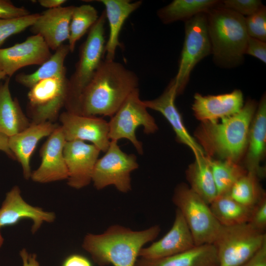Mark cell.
<instances>
[{
  "instance_id": "obj_33",
  "label": "cell",
  "mask_w": 266,
  "mask_h": 266,
  "mask_svg": "<svg viewBox=\"0 0 266 266\" xmlns=\"http://www.w3.org/2000/svg\"><path fill=\"white\" fill-rule=\"evenodd\" d=\"M40 13H30L15 18L0 19V46L12 35L19 33L30 28Z\"/></svg>"
},
{
  "instance_id": "obj_26",
  "label": "cell",
  "mask_w": 266,
  "mask_h": 266,
  "mask_svg": "<svg viewBox=\"0 0 266 266\" xmlns=\"http://www.w3.org/2000/svg\"><path fill=\"white\" fill-rule=\"evenodd\" d=\"M190 188L208 204L218 196L208 157L195 158L186 171Z\"/></svg>"
},
{
  "instance_id": "obj_25",
  "label": "cell",
  "mask_w": 266,
  "mask_h": 266,
  "mask_svg": "<svg viewBox=\"0 0 266 266\" xmlns=\"http://www.w3.org/2000/svg\"><path fill=\"white\" fill-rule=\"evenodd\" d=\"M10 77L0 81V133L8 137L17 134L31 122L23 111L18 100L12 99L9 90Z\"/></svg>"
},
{
  "instance_id": "obj_42",
  "label": "cell",
  "mask_w": 266,
  "mask_h": 266,
  "mask_svg": "<svg viewBox=\"0 0 266 266\" xmlns=\"http://www.w3.org/2000/svg\"><path fill=\"white\" fill-rule=\"evenodd\" d=\"M66 0H39L38 2L42 7L49 9H54L62 6L66 3Z\"/></svg>"
},
{
  "instance_id": "obj_3",
  "label": "cell",
  "mask_w": 266,
  "mask_h": 266,
  "mask_svg": "<svg viewBox=\"0 0 266 266\" xmlns=\"http://www.w3.org/2000/svg\"><path fill=\"white\" fill-rule=\"evenodd\" d=\"M160 231L158 225L138 231L112 225L101 234H87L82 246L100 266H135L141 249L154 240Z\"/></svg>"
},
{
  "instance_id": "obj_10",
  "label": "cell",
  "mask_w": 266,
  "mask_h": 266,
  "mask_svg": "<svg viewBox=\"0 0 266 266\" xmlns=\"http://www.w3.org/2000/svg\"><path fill=\"white\" fill-rule=\"evenodd\" d=\"M104 153L97 160L93 172L94 186L101 190L113 185L120 192H129L132 189L131 173L138 167L136 156L123 151L116 140L110 141Z\"/></svg>"
},
{
  "instance_id": "obj_17",
  "label": "cell",
  "mask_w": 266,
  "mask_h": 266,
  "mask_svg": "<svg viewBox=\"0 0 266 266\" xmlns=\"http://www.w3.org/2000/svg\"><path fill=\"white\" fill-rule=\"evenodd\" d=\"M177 96L176 88L172 80L159 97L143 102L147 108L157 111L164 116L174 131L177 141L187 146L193 152L195 158L206 156L184 126L182 116L175 104Z\"/></svg>"
},
{
  "instance_id": "obj_29",
  "label": "cell",
  "mask_w": 266,
  "mask_h": 266,
  "mask_svg": "<svg viewBox=\"0 0 266 266\" xmlns=\"http://www.w3.org/2000/svg\"><path fill=\"white\" fill-rule=\"evenodd\" d=\"M209 205L217 221L225 227L248 223L252 209L237 202L228 194L218 196Z\"/></svg>"
},
{
  "instance_id": "obj_18",
  "label": "cell",
  "mask_w": 266,
  "mask_h": 266,
  "mask_svg": "<svg viewBox=\"0 0 266 266\" xmlns=\"http://www.w3.org/2000/svg\"><path fill=\"white\" fill-rule=\"evenodd\" d=\"M192 109L201 122H215L238 113L244 105L243 94L235 89L231 93L217 95H194Z\"/></svg>"
},
{
  "instance_id": "obj_39",
  "label": "cell",
  "mask_w": 266,
  "mask_h": 266,
  "mask_svg": "<svg viewBox=\"0 0 266 266\" xmlns=\"http://www.w3.org/2000/svg\"><path fill=\"white\" fill-rule=\"evenodd\" d=\"M62 266H93V265L86 257L78 254H73L66 258Z\"/></svg>"
},
{
  "instance_id": "obj_36",
  "label": "cell",
  "mask_w": 266,
  "mask_h": 266,
  "mask_svg": "<svg viewBox=\"0 0 266 266\" xmlns=\"http://www.w3.org/2000/svg\"><path fill=\"white\" fill-rule=\"evenodd\" d=\"M248 223L257 231L266 233V195L252 208Z\"/></svg>"
},
{
  "instance_id": "obj_21",
  "label": "cell",
  "mask_w": 266,
  "mask_h": 266,
  "mask_svg": "<svg viewBox=\"0 0 266 266\" xmlns=\"http://www.w3.org/2000/svg\"><path fill=\"white\" fill-rule=\"evenodd\" d=\"M266 96L262 97L249 128L245 168L259 178L265 176L261 166L266 149Z\"/></svg>"
},
{
  "instance_id": "obj_44",
  "label": "cell",
  "mask_w": 266,
  "mask_h": 266,
  "mask_svg": "<svg viewBox=\"0 0 266 266\" xmlns=\"http://www.w3.org/2000/svg\"><path fill=\"white\" fill-rule=\"evenodd\" d=\"M6 77V76L5 75V74L2 72L0 71V81L2 79H4Z\"/></svg>"
},
{
  "instance_id": "obj_28",
  "label": "cell",
  "mask_w": 266,
  "mask_h": 266,
  "mask_svg": "<svg viewBox=\"0 0 266 266\" xmlns=\"http://www.w3.org/2000/svg\"><path fill=\"white\" fill-rule=\"evenodd\" d=\"M69 52L68 45L63 44L36 71L29 74H17L15 77L16 82L30 88L40 80L55 76H66L65 62Z\"/></svg>"
},
{
  "instance_id": "obj_35",
  "label": "cell",
  "mask_w": 266,
  "mask_h": 266,
  "mask_svg": "<svg viewBox=\"0 0 266 266\" xmlns=\"http://www.w3.org/2000/svg\"><path fill=\"white\" fill-rule=\"evenodd\" d=\"M218 5L245 17L254 14L264 6L260 0H220Z\"/></svg>"
},
{
  "instance_id": "obj_7",
  "label": "cell",
  "mask_w": 266,
  "mask_h": 266,
  "mask_svg": "<svg viewBox=\"0 0 266 266\" xmlns=\"http://www.w3.org/2000/svg\"><path fill=\"white\" fill-rule=\"evenodd\" d=\"M266 242V233L257 231L248 223L222 228L213 243L218 266H241Z\"/></svg>"
},
{
  "instance_id": "obj_16",
  "label": "cell",
  "mask_w": 266,
  "mask_h": 266,
  "mask_svg": "<svg viewBox=\"0 0 266 266\" xmlns=\"http://www.w3.org/2000/svg\"><path fill=\"white\" fill-rule=\"evenodd\" d=\"M25 218L32 220L31 232L34 234L44 222H53L56 215L54 212L45 211L40 207L27 203L21 195L19 187L15 186L6 193L0 208V247L3 241L0 234V229L15 225Z\"/></svg>"
},
{
  "instance_id": "obj_24",
  "label": "cell",
  "mask_w": 266,
  "mask_h": 266,
  "mask_svg": "<svg viewBox=\"0 0 266 266\" xmlns=\"http://www.w3.org/2000/svg\"><path fill=\"white\" fill-rule=\"evenodd\" d=\"M217 250L213 244L195 246L169 257L148 260L140 258L135 266H218Z\"/></svg>"
},
{
  "instance_id": "obj_32",
  "label": "cell",
  "mask_w": 266,
  "mask_h": 266,
  "mask_svg": "<svg viewBox=\"0 0 266 266\" xmlns=\"http://www.w3.org/2000/svg\"><path fill=\"white\" fill-rule=\"evenodd\" d=\"M99 17L97 9L90 4L75 6L70 21L68 39L70 52L74 51L77 42L89 31Z\"/></svg>"
},
{
  "instance_id": "obj_1",
  "label": "cell",
  "mask_w": 266,
  "mask_h": 266,
  "mask_svg": "<svg viewBox=\"0 0 266 266\" xmlns=\"http://www.w3.org/2000/svg\"><path fill=\"white\" fill-rule=\"evenodd\" d=\"M138 84L133 71L114 60H102L81 95L78 114L111 118Z\"/></svg>"
},
{
  "instance_id": "obj_13",
  "label": "cell",
  "mask_w": 266,
  "mask_h": 266,
  "mask_svg": "<svg viewBox=\"0 0 266 266\" xmlns=\"http://www.w3.org/2000/svg\"><path fill=\"white\" fill-rule=\"evenodd\" d=\"M52 55L43 38L33 34L21 43L0 48V71L10 78L23 67L41 65Z\"/></svg>"
},
{
  "instance_id": "obj_6",
  "label": "cell",
  "mask_w": 266,
  "mask_h": 266,
  "mask_svg": "<svg viewBox=\"0 0 266 266\" xmlns=\"http://www.w3.org/2000/svg\"><path fill=\"white\" fill-rule=\"evenodd\" d=\"M172 201L183 215L195 245L213 244L223 226L214 217L209 204L183 183L175 188Z\"/></svg>"
},
{
  "instance_id": "obj_20",
  "label": "cell",
  "mask_w": 266,
  "mask_h": 266,
  "mask_svg": "<svg viewBox=\"0 0 266 266\" xmlns=\"http://www.w3.org/2000/svg\"><path fill=\"white\" fill-rule=\"evenodd\" d=\"M195 246L184 218L177 208L174 221L170 230L159 240L147 247H143L139 256L148 260L159 259L181 253Z\"/></svg>"
},
{
  "instance_id": "obj_2",
  "label": "cell",
  "mask_w": 266,
  "mask_h": 266,
  "mask_svg": "<svg viewBox=\"0 0 266 266\" xmlns=\"http://www.w3.org/2000/svg\"><path fill=\"white\" fill-rule=\"evenodd\" d=\"M258 103L249 100L237 113L220 122H201L195 139L206 156L238 163L247 146L249 128Z\"/></svg>"
},
{
  "instance_id": "obj_30",
  "label": "cell",
  "mask_w": 266,
  "mask_h": 266,
  "mask_svg": "<svg viewBox=\"0 0 266 266\" xmlns=\"http://www.w3.org/2000/svg\"><path fill=\"white\" fill-rule=\"evenodd\" d=\"M208 159L218 196L228 194L234 183L247 172L238 163L209 157Z\"/></svg>"
},
{
  "instance_id": "obj_23",
  "label": "cell",
  "mask_w": 266,
  "mask_h": 266,
  "mask_svg": "<svg viewBox=\"0 0 266 266\" xmlns=\"http://www.w3.org/2000/svg\"><path fill=\"white\" fill-rule=\"evenodd\" d=\"M104 7L106 18L109 24V32L105 45V60H114L116 49L122 47L119 35L122 27L129 16L139 8L142 0L133 2L129 0H99Z\"/></svg>"
},
{
  "instance_id": "obj_15",
  "label": "cell",
  "mask_w": 266,
  "mask_h": 266,
  "mask_svg": "<svg viewBox=\"0 0 266 266\" xmlns=\"http://www.w3.org/2000/svg\"><path fill=\"white\" fill-rule=\"evenodd\" d=\"M66 140L61 126L58 125L40 150L41 162L32 172L31 178L35 182L46 183L66 179L68 170L63 150Z\"/></svg>"
},
{
  "instance_id": "obj_8",
  "label": "cell",
  "mask_w": 266,
  "mask_h": 266,
  "mask_svg": "<svg viewBox=\"0 0 266 266\" xmlns=\"http://www.w3.org/2000/svg\"><path fill=\"white\" fill-rule=\"evenodd\" d=\"M109 137L111 140L127 139L134 146L139 154H142V143L137 138L135 131L142 126L145 134L155 133L158 127L153 117L150 115L143 100L139 97L138 88L134 90L111 117L108 122Z\"/></svg>"
},
{
  "instance_id": "obj_27",
  "label": "cell",
  "mask_w": 266,
  "mask_h": 266,
  "mask_svg": "<svg viewBox=\"0 0 266 266\" xmlns=\"http://www.w3.org/2000/svg\"><path fill=\"white\" fill-rule=\"evenodd\" d=\"M218 0H173L158 9L157 15L164 24L186 21L218 5Z\"/></svg>"
},
{
  "instance_id": "obj_38",
  "label": "cell",
  "mask_w": 266,
  "mask_h": 266,
  "mask_svg": "<svg viewBox=\"0 0 266 266\" xmlns=\"http://www.w3.org/2000/svg\"><path fill=\"white\" fill-rule=\"evenodd\" d=\"M245 54L253 56L266 63V42L248 36Z\"/></svg>"
},
{
  "instance_id": "obj_14",
  "label": "cell",
  "mask_w": 266,
  "mask_h": 266,
  "mask_svg": "<svg viewBox=\"0 0 266 266\" xmlns=\"http://www.w3.org/2000/svg\"><path fill=\"white\" fill-rule=\"evenodd\" d=\"M100 151L80 140L66 141L63 154L68 170L67 185L76 189L92 182L93 172Z\"/></svg>"
},
{
  "instance_id": "obj_19",
  "label": "cell",
  "mask_w": 266,
  "mask_h": 266,
  "mask_svg": "<svg viewBox=\"0 0 266 266\" xmlns=\"http://www.w3.org/2000/svg\"><path fill=\"white\" fill-rule=\"evenodd\" d=\"M75 6L49 9L39 14L30 27L34 34L40 35L50 50L56 51L68 40L72 14Z\"/></svg>"
},
{
  "instance_id": "obj_11",
  "label": "cell",
  "mask_w": 266,
  "mask_h": 266,
  "mask_svg": "<svg viewBox=\"0 0 266 266\" xmlns=\"http://www.w3.org/2000/svg\"><path fill=\"white\" fill-rule=\"evenodd\" d=\"M66 76H55L40 80L30 88L28 93V114L31 122L39 124L54 122L65 107L67 97Z\"/></svg>"
},
{
  "instance_id": "obj_22",
  "label": "cell",
  "mask_w": 266,
  "mask_h": 266,
  "mask_svg": "<svg viewBox=\"0 0 266 266\" xmlns=\"http://www.w3.org/2000/svg\"><path fill=\"white\" fill-rule=\"evenodd\" d=\"M58 126L50 122L39 124L31 123L21 132L8 137L9 148L20 163L26 179L31 178V157L38 142L43 137L49 136Z\"/></svg>"
},
{
  "instance_id": "obj_37",
  "label": "cell",
  "mask_w": 266,
  "mask_h": 266,
  "mask_svg": "<svg viewBox=\"0 0 266 266\" xmlns=\"http://www.w3.org/2000/svg\"><path fill=\"white\" fill-rule=\"evenodd\" d=\"M30 13L25 8L17 6L9 0H0V19L18 18Z\"/></svg>"
},
{
  "instance_id": "obj_41",
  "label": "cell",
  "mask_w": 266,
  "mask_h": 266,
  "mask_svg": "<svg viewBox=\"0 0 266 266\" xmlns=\"http://www.w3.org/2000/svg\"><path fill=\"white\" fill-rule=\"evenodd\" d=\"M23 266H40L35 254L29 253L25 248L20 252Z\"/></svg>"
},
{
  "instance_id": "obj_43",
  "label": "cell",
  "mask_w": 266,
  "mask_h": 266,
  "mask_svg": "<svg viewBox=\"0 0 266 266\" xmlns=\"http://www.w3.org/2000/svg\"><path fill=\"white\" fill-rule=\"evenodd\" d=\"M8 140V136L0 133V150L4 152L9 158L15 160L14 155L9 148Z\"/></svg>"
},
{
  "instance_id": "obj_5",
  "label": "cell",
  "mask_w": 266,
  "mask_h": 266,
  "mask_svg": "<svg viewBox=\"0 0 266 266\" xmlns=\"http://www.w3.org/2000/svg\"><path fill=\"white\" fill-rule=\"evenodd\" d=\"M106 20L103 10L89 30L86 39L81 46L75 70L68 79L67 94L65 105L67 111L78 114L81 95L102 61L106 43L104 37Z\"/></svg>"
},
{
  "instance_id": "obj_31",
  "label": "cell",
  "mask_w": 266,
  "mask_h": 266,
  "mask_svg": "<svg viewBox=\"0 0 266 266\" xmlns=\"http://www.w3.org/2000/svg\"><path fill=\"white\" fill-rule=\"evenodd\" d=\"M228 195L239 203L252 208L266 194L259 178L247 172L234 183Z\"/></svg>"
},
{
  "instance_id": "obj_34",
  "label": "cell",
  "mask_w": 266,
  "mask_h": 266,
  "mask_svg": "<svg viewBox=\"0 0 266 266\" xmlns=\"http://www.w3.org/2000/svg\"><path fill=\"white\" fill-rule=\"evenodd\" d=\"M249 36L266 42V7L264 5L254 14L245 17Z\"/></svg>"
},
{
  "instance_id": "obj_40",
  "label": "cell",
  "mask_w": 266,
  "mask_h": 266,
  "mask_svg": "<svg viewBox=\"0 0 266 266\" xmlns=\"http://www.w3.org/2000/svg\"><path fill=\"white\" fill-rule=\"evenodd\" d=\"M241 266H266V242L248 261Z\"/></svg>"
},
{
  "instance_id": "obj_9",
  "label": "cell",
  "mask_w": 266,
  "mask_h": 266,
  "mask_svg": "<svg viewBox=\"0 0 266 266\" xmlns=\"http://www.w3.org/2000/svg\"><path fill=\"white\" fill-rule=\"evenodd\" d=\"M184 22L185 37L178 69L172 79L177 96L185 89L196 65L211 54L206 13L199 14Z\"/></svg>"
},
{
  "instance_id": "obj_12",
  "label": "cell",
  "mask_w": 266,
  "mask_h": 266,
  "mask_svg": "<svg viewBox=\"0 0 266 266\" xmlns=\"http://www.w3.org/2000/svg\"><path fill=\"white\" fill-rule=\"evenodd\" d=\"M59 118L66 141H88L100 152L107 150L110 143L109 124L103 118L67 111L61 113Z\"/></svg>"
},
{
  "instance_id": "obj_4",
  "label": "cell",
  "mask_w": 266,
  "mask_h": 266,
  "mask_svg": "<svg viewBox=\"0 0 266 266\" xmlns=\"http://www.w3.org/2000/svg\"><path fill=\"white\" fill-rule=\"evenodd\" d=\"M206 15L214 63L223 68L241 65L249 36L245 17L219 5Z\"/></svg>"
}]
</instances>
